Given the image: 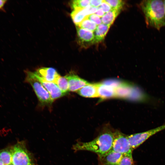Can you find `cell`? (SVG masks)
Wrapping results in <instances>:
<instances>
[{
	"mask_svg": "<svg viewBox=\"0 0 165 165\" xmlns=\"http://www.w3.org/2000/svg\"><path fill=\"white\" fill-rule=\"evenodd\" d=\"M118 165H135L132 155H123Z\"/></svg>",
	"mask_w": 165,
	"mask_h": 165,
	"instance_id": "cell-23",
	"label": "cell"
},
{
	"mask_svg": "<svg viewBox=\"0 0 165 165\" xmlns=\"http://www.w3.org/2000/svg\"><path fill=\"white\" fill-rule=\"evenodd\" d=\"M135 86L130 83L122 82L115 89L116 97L128 99Z\"/></svg>",
	"mask_w": 165,
	"mask_h": 165,
	"instance_id": "cell-12",
	"label": "cell"
},
{
	"mask_svg": "<svg viewBox=\"0 0 165 165\" xmlns=\"http://www.w3.org/2000/svg\"><path fill=\"white\" fill-rule=\"evenodd\" d=\"M97 26L96 24L86 17L77 27L94 32L96 29Z\"/></svg>",
	"mask_w": 165,
	"mask_h": 165,
	"instance_id": "cell-20",
	"label": "cell"
},
{
	"mask_svg": "<svg viewBox=\"0 0 165 165\" xmlns=\"http://www.w3.org/2000/svg\"><path fill=\"white\" fill-rule=\"evenodd\" d=\"M35 72L45 80L54 83L60 75L55 69L51 67L40 68Z\"/></svg>",
	"mask_w": 165,
	"mask_h": 165,
	"instance_id": "cell-11",
	"label": "cell"
},
{
	"mask_svg": "<svg viewBox=\"0 0 165 165\" xmlns=\"http://www.w3.org/2000/svg\"><path fill=\"white\" fill-rule=\"evenodd\" d=\"M120 11L112 9L106 13L101 19L102 23L105 25L111 26L120 13Z\"/></svg>",
	"mask_w": 165,
	"mask_h": 165,
	"instance_id": "cell-17",
	"label": "cell"
},
{
	"mask_svg": "<svg viewBox=\"0 0 165 165\" xmlns=\"http://www.w3.org/2000/svg\"><path fill=\"white\" fill-rule=\"evenodd\" d=\"M122 82L115 79H110L103 82V84L112 87L115 89Z\"/></svg>",
	"mask_w": 165,
	"mask_h": 165,
	"instance_id": "cell-24",
	"label": "cell"
},
{
	"mask_svg": "<svg viewBox=\"0 0 165 165\" xmlns=\"http://www.w3.org/2000/svg\"><path fill=\"white\" fill-rule=\"evenodd\" d=\"M65 76L68 81L69 91L77 92L83 87L90 83L86 80L74 74H68Z\"/></svg>",
	"mask_w": 165,
	"mask_h": 165,
	"instance_id": "cell-10",
	"label": "cell"
},
{
	"mask_svg": "<svg viewBox=\"0 0 165 165\" xmlns=\"http://www.w3.org/2000/svg\"><path fill=\"white\" fill-rule=\"evenodd\" d=\"M12 164L13 165H35L33 156L24 141H18L11 147Z\"/></svg>",
	"mask_w": 165,
	"mask_h": 165,
	"instance_id": "cell-3",
	"label": "cell"
},
{
	"mask_svg": "<svg viewBox=\"0 0 165 165\" xmlns=\"http://www.w3.org/2000/svg\"><path fill=\"white\" fill-rule=\"evenodd\" d=\"M113 151L123 154L132 155L133 150L126 135L118 130H115L112 146Z\"/></svg>",
	"mask_w": 165,
	"mask_h": 165,
	"instance_id": "cell-5",
	"label": "cell"
},
{
	"mask_svg": "<svg viewBox=\"0 0 165 165\" xmlns=\"http://www.w3.org/2000/svg\"><path fill=\"white\" fill-rule=\"evenodd\" d=\"M7 0H0V9L3 10L4 7L7 2Z\"/></svg>",
	"mask_w": 165,
	"mask_h": 165,
	"instance_id": "cell-30",
	"label": "cell"
},
{
	"mask_svg": "<svg viewBox=\"0 0 165 165\" xmlns=\"http://www.w3.org/2000/svg\"><path fill=\"white\" fill-rule=\"evenodd\" d=\"M164 7V10H165V0H163Z\"/></svg>",
	"mask_w": 165,
	"mask_h": 165,
	"instance_id": "cell-32",
	"label": "cell"
},
{
	"mask_svg": "<svg viewBox=\"0 0 165 165\" xmlns=\"http://www.w3.org/2000/svg\"><path fill=\"white\" fill-rule=\"evenodd\" d=\"M100 17H101L105 14V13L100 7H98L97 12L94 13Z\"/></svg>",
	"mask_w": 165,
	"mask_h": 165,
	"instance_id": "cell-29",
	"label": "cell"
},
{
	"mask_svg": "<svg viewBox=\"0 0 165 165\" xmlns=\"http://www.w3.org/2000/svg\"><path fill=\"white\" fill-rule=\"evenodd\" d=\"M77 30L78 42L81 46L87 47L95 43L94 32L78 27Z\"/></svg>",
	"mask_w": 165,
	"mask_h": 165,
	"instance_id": "cell-9",
	"label": "cell"
},
{
	"mask_svg": "<svg viewBox=\"0 0 165 165\" xmlns=\"http://www.w3.org/2000/svg\"><path fill=\"white\" fill-rule=\"evenodd\" d=\"M105 1L109 4L112 9L120 11L125 3L123 1L121 0H105Z\"/></svg>",
	"mask_w": 165,
	"mask_h": 165,
	"instance_id": "cell-22",
	"label": "cell"
},
{
	"mask_svg": "<svg viewBox=\"0 0 165 165\" xmlns=\"http://www.w3.org/2000/svg\"><path fill=\"white\" fill-rule=\"evenodd\" d=\"M80 95L85 97H98L97 83H89L77 91Z\"/></svg>",
	"mask_w": 165,
	"mask_h": 165,
	"instance_id": "cell-13",
	"label": "cell"
},
{
	"mask_svg": "<svg viewBox=\"0 0 165 165\" xmlns=\"http://www.w3.org/2000/svg\"><path fill=\"white\" fill-rule=\"evenodd\" d=\"M90 0H74L71 2V6L74 9H83L90 5Z\"/></svg>",
	"mask_w": 165,
	"mask_h": 165,
	"instance_id": "cell-21",
	"label": "cell"
},
{
	"mask_svg": "<svg viewBox=\"0 0 165 165\" xmlns=\"http://www.w3.org/2000/svg\"><path fill=\"white\" fill-rule=\"evenodd\" d=\"M0 160L4 165L12 164V151L11 147L0 150Z\"/></svg>",
	"mask_w": 165,
	"mask_h": 165,
	"instance_id": "cell-18",
	"label": "cell"
},
{
	"mask_svg": "<svg viewBox=\"0 0 165 165\" xmlns=\"http://www.w3.org/2000/svg\"><path fill=\"white\" fill-rule=\"evenodd\" d=\"M110 27V26L103 23L97 26L96 29L94 32L95 43L101 42L104 39Z\"/></svg>",
	"mask_w": 165,
	"mask_h": 165,
	"instance_id": "cell-15",
	"label": "cell"
},
{
	"mask_svg": "<svg viewBox=\"0 0 165 165\" xmlns=\"http://www.w3.org/2000/svg\"><path fill=\"white\" fill-rule=\"evenodd\" d=\"M98 8L92 7L90 5L84 8L87 16L94 14L97 11Z\"/></svg>",
	"mask_w": 165,
	"mask_h": 165,
	"instance_id": "cell-27",
	"label": "cell"
},
{
	"mask_svg": "<svg viewBox=\"0 0 165 165\" xmlns=\"http://www.w3.org/2000/svg\"><path fill=\"white\" fill-rule=\"evenodd\" d=\"M64 94H66L69 91V85L68 80L65 76L60 75L55 82Z\"/></svg>",
	"mask_w": 165,
	"mask_h": 165,
	"instance_id": "cell-19",
	"label": "cell"
},
{
	"mask_svg": "<svg viewBox=\"0 0 165 165\" xmlns=\"http://www.w3.org/2000/svg\"><path fill=\"white\" fill-rule=\"evenodd\" d=\"M87 18L96 24L97 25L102 23L101 19L100 17L95 14L88 16Z\"/></svg>",
	"mask_w": 165,
	"mask_h": 165,
	"instance_id": "cell-25",
	"label": "cell"
},
{
	"mask_svg": "<svg viewBox=\"0 0 165 165\" xmlns=\"http://www.w3.org/2000/svg\"><path fill=\"white\" fill-rule=\"evenodd\" d=\"M26 81L32 86L39 101L42 105H50L53 102L48 91L37 79L33 72L26 71Z\"/></svg>",
	"mask_w": 165,
	"mask_h": 165,
	"instance_id": "cell-4",
	"label": "cell"
},
{
	"mask_svg": "<svg viewBox=\"0 0 165 165\" xmlns=\"http://www.w3.org/2000/svg\"><path fill=\"white\" fill-rule=\"evenodd\" d=\"M115 131L109 125H106L93 140L87 142H78L73 145L72 148L75 152L86 150L98 155L104 154L112 148Z\"/></svg>",
	"mask_w": 165,
	"mask_h": 165,
	"instance_id": "cell-1",
	"label": "cell"
},
{
	"mask_svg": "<svg viewBox=\"0 0 165 165\" xmlns=\"http://www.w3.org/2000/svg\"><path fill=\"white\" fill-rule=\"evenodd\" d=\"M0 165H4L2 162L0 160Z\"/></svg>",
	"mask_w": 165,
	"mask_h": 165,
	"instance_id": "cell-31",
	"label": "cell"
},
{
	"mask_svg": "<svg viewBox=\"0 0 165 165\" xmlns=\"http://www.w3.org/2000/svg\"><path fill=\"white\" fill-rule=\"evenodd\" d=\"M98 97L103 99L116 97L115 89L102 83H97Z\"/></svg>",
	"mask_w": 165,
	"mask_h": 165,
	"instance_id": "cell-14",
	"label": "cell"
},
{
	"mask_svg": "<svg viewBox=\"0 0 165 165\" xmlns=\"http://www.w3.org/2000/svg\"><path fill=\"white\" fill-rule=\"evenodd\" d=\"M102 0H90V5L94 7L98 8L102 4Z\"/></svg>",
	"mask_w": 165,
	"mask_h": 165,
	"instance_id": "cell-28",
	"label": "cell"
},
{
	"mask_svg": "<svg viewBox=\"0 0 165 165\" xmlns=\"http://www.w3.org/2000/svg\"><path fill=\"white\" fill-rule=\"evenodd\" d=\"M145 18L146 24L160 30L165 26V14L163 1L145 0L140 4Z\"/></svg>",
	"mask_w": 165,
	"mask_h": 165,
	"instance_id": "cell-2",
	"label": "cell"
},
{
	"mask_svg": "<svg viewBox=\"0 0 165 165\" xmlns=\"http://www.w3.org/2000/svg\"><path fill=\"white\" fill-rule=\"evenodd\" d=\"M33 72L36 78L48 91L53 100L65 95L56 83L47 81L38 75L35 72Z\"/></svg>",
	"mask_w": 165,
	"mask_h": 165,
	"instance_id": "cell-7",
	"label": "cell"
},
{
	"mask_svg": "<svg viewBox=\"0 0 165 165\" xmlns=\"http://www.w3.org/2000/svg\"><path fill=\"white\" fill-rule=\"evenodd\" d=\"M99 7L101 8L104 12L105 13L109 11L112 9L110 6L105 0H103L102 4Z\"/></svg>",
	"mask_w": 165,
	"mask_h": 165,
	"instance_id": "cell-26",
	"label": "cell"
},
{
	"mask_svg": "<svg viewBox=\"0 0 165 165\" xmlns=\"http://www.w3.org/2000/svg\"><path fill=\"white\" fill-rule=\"evenodd\" d=\"M73 21L78 26L87 16L84 8L74 9L71 14Z\"/></svg>",
	"mask_w": 165,
	"mask_h": 165,
	"instance_id": "cell-16",
	"label": "cell"
},
{
	"mask_svg": "<svg viewBox=\"0 0 165 165\" xmlns=\"http://www.w3.org/2000/svg\"><path fill=\"white\" fill-rule=\"evenodd\" d=\"M165 129V124L145 132L127 135L132 150L136 149L150 137Z\"/></svg>",
	"mask_w": 165,
	"mask_h": 165,
	"instance_id": "cell-6",
	"label": "cell"
},
{
	"mask_svg": "<svg viewBox=\"0 0 165 165\" xmlns=\"http://www.w3.org/2000/svg\"><path fill=\"white\" fill-rule=\"evenodd\" d=\"M123 154L112 149L106 153L98 155L99 165H118Z\"/></svg>",
	"mask_w": 165,
	"mask_h": 165,
	"instance_id": "cell-8",
	"label": "cell"
},
{
	"mask_svg": "<svg viewBox=\"0 0 165 165\" xmlns=\"http://www.w3.org/2000/svg\"><path fill=\"white\" fill-rule=\"evenodd\" d=\"M9 165H13V164H11Z\"/></svg>",
	"mask_w": 165,
	"mask_h": 165,
	"instance_id": "cell-33",
	"label": "cell"
}]
</instances>
